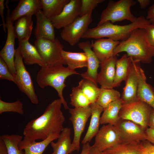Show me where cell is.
Masks as SVG:
<instances>
[{
  "label": "cell",
  "mask_w": 154,
  "mask_h": 154,
  "mask_svg": "<svg viewBox=\"0 0 154 154\" xmlns=\"http://www.w3.org/2000/svg\"><path fill=\"white\" fill-rule=\"evenodd\" d=\"M34 45L47 65L56 63L66 65L61 53L63 46L58 39H36Z\"/></svg>",
  "instance_id": "ba28073f"
},
{
  "label": "cell",
  "mask_w": 154,
  "mask_h": 154,
  "mask_svg": "<svg viewBox=\"0 0 154 154\" xmlns=\"http://www.w3.org/2000/svg\"><path fill=\"white\" fill-rule=\"evenodd\" d=\"M138 100L145 103L154 110V88L147 82L144 71L140 66L138 69Z\"/></svg>",
  "instance_id": "d6986e66"
},
{
  "label": "cell",
  "mask_w": 154,
  "mask_h": 154,
  "mask_svg": "<svg viewBox=\"0 0 154 154\" xmlns=\"http://www.w3.org/2000/svg\"><path fill=\"white\" fill-rule=\"evenodd\" d=\"M114 126L122 142H142L146 140L145 130L132 121L120 118Z\"/></svg>",
  "instance_id": "5bb4252c"
},
{
  "label": "cell",
  "mask_w": 154,
  "mask_h": 154,
  "mask_svg": "<svg viewBox=\"0 0 154 154\" xmlns=\"http://www.w3.org/2000/svg\"><path fill=\"white\" fill-rule=\"evenodd\" d=\"M0 137L5 143L9 154H25V151L19 149L18 146L22 140V136L17 134H6Z\"/></svg>",
  "instance_id": "836d02e7"
},
{
  "label": "cell",
  "mask_w": 154,
  "mask_h": 154,
  "mask_svg": "<svg viewBox=\"0 0 154 154\" xmlns=\"http://www.w3.org/2000/svg\"><path fill=\"white\" fill-rule=\"evenodd\" d=\"M23 104L19 100L15 102H9L0 99V114L5 112H12L23 114Z\"/></svg>",
  "instance_id": "d590c367"
},
{
  "label": "cell",
  "mask_w": 154,
  "mask_h": 154,
  "mask_svg": "<svg viewBox=\"0 0 154 154\" xmlns=\"http://www.w3.org/2000/svg\"><path fill=\"white\" fill-rule=\"evenodd\" d=\"M80 74L75 70L68 67H65L60 63L47 64L41 67L36 76V82L41 88L50 86L57 91L64 109L69 108L65 100L63 91L66 85L64 82L66 79L73 74Z\"/></svg>",
  "instance_id": "3957f363"
},
{
  "label": "cell",
  "mask_w": 154,
  "mask_h": 154,
  "mask_svg": "<svg viewBox=\"0 0 154 154\" xmlns=\"http://www.w3.org/2000/svg\"><path fill=\"white\" fill-rule=\"evenodd\" d=\"M150 23L149 20L142 16L137 17L134 22L124 25H114L107 21L95 27L88 28L82 38L99 39L108 37L115 41H123L128 38L135 29H144Z\"/></svg>",
  "instance_id": "7a4b0ae2"
},
{
  "label": "cell",
  "mask_w": 154,
  "mask_h": 154,
  "mask_svg": "<svg viewBox=\"0 0 154 154\" xmlns=\"http://www.w3.org/2000/svg\"><path fill=\"white\" fill-rule=\"evenodd\" d=\"M144 29L147 41L154 51V24L150 23Z\"/></svg>",
  "instance_id": "f35d334b"
},
{
  "label": "cell",
  "mask_w": 154,
  "mask_h": 154,
  "mask_svg": "<svg viewBox=\"0 0 154 154\" xmlns=\"http://www.w3.org/2000/svg\"><path fill=\"white\" fill-rule=\"evenodd\" d=\"M122 105L120 99L111 102L104 108L100 117V124L115 125L120 119L119 113Z\"/></svg>",
  "instance_id": "4316f807"
},
{
  "label": "cell",
  "mask_w": 154,
  "mask_h": 154,
  "mask_svg": "<svg viewBox=\"0 0 154 154\" xmlns=\"http://www.w3.org/2000/svg\"><path fill=\"white\" fill-rule=\"evenodd\" d=\"M142 142L144 148L141 154H154V144L147 140Z\"/></svg>",
  "instance_id": "ab89813d"
},
{
  "label": "cell",
  "mask_w": 154,
  "mask_h": 154,
  "mask_svg": "<svg viewBox=\"0 0 154 154\" xmlns=\"http://www.w3.org/2000/svg\"><path fill=\"white\" fill-rule=\"evenodd\" d=\"M70 114L69 119L73 126L74 137L72 144L71 153L75 151H78L80 148V141L87 122L91 115L90 106L86 107L69 108Z\"/></svg>",
  "instance_id": "30bf717a"
},
{
  "label": "cell",
  "mask_w": 154,
  "mask_h": 154,
  "mask_svg": "<svg viewBox=\"0 0 154 154\" xmlns=\"http://www.w3.org/2000/svg\"><path fill=\"white\" fill-rule=\"evenodd\" d=\"M41 9L40 0H20L10 14L9 18L13 22L23 16L35 15Z\"/></svg>",
  "instance_id": "44dd1931"
},
{
  "label": "cell",
  "mask_w": 154,
  "mask_h": 154,
  "mask_svg": "<svg viewBox=\"0 0 154 154\" xmlns=\"http://www.w3.org/2000/svg\"><path fill=\"white\" fill-rule=\"evenodd\" d=\"M18 47L26 64H36L41 67L47 65L41 58L35 46L31 44L29 40L19 41Z\"/></svg>",
  "instance_id": "7402d4cb"
},
{
  "label": "cell",
  "mask_w": 154,
  "mask_h": 154,
  "mask_svg": "<svg viewBox=\"0 0 154 154\" xmlns=\"http://www.w3.org/2000/svg\"><path fill=\"white\" fill-rule=\"evenodd\" d=\"M35 15L36 24L34 34L36 39L42 38L55 39L54 27L51 20L44 15L41 10L38 12Z\"/></svg>",
  "instance_id": "ac0fdd59"
},
{
  "label": "cell",
  "mask_w": 154,
  "mask_h": 154,
  "mask_svg": "<svg viewBox=\"0 0 154 154\" xmlns=\"http://www.w3.org/2000/svg\"><path fill=\"white\" fill-rule=\"evenodd\" d=\"M32 16L31 15L23 16L16 21L14 30L19 41L29 40L33 28Z\"/></svg>",
  "instance_id": "d4e9b609"
},
{
  "label": "cell",
  "mask_w": 154,
  "mask_h": 154,
  "mask_svg": "<svg viewBox=\"0 0 154 154\" xmlns=\"http://www.w3.org/2000/svg\"><path fill=\"white\" fill-rule=\"evenodd\" d=\"M136 4L133 0L109 1L107 7L102 12L97 26L107 22L112 23L127 20L134 22L137 17L131 13L130 8Z\"/></svg>",
  "instance_id": "5b68a950"
},
{
  "label": "cell",
  "mask_w": 154,
  "mask_h": 154,
  "mask_svg": "<svg viewBox=\"0 0 154 154\" xmlns=\"http://www.w3.org/2000/svg\"><path fill=\"white\" fill-rule=\"evenodd\" d=\"M15 65L16 85L19 90L25 94L32 103L37 104L39 101L35 91L33 82L30 74L24 65L23 58L18 47L15 50Z\"/></svg>",
  "instance_id": "8992f818"
},
{
  "label": "cell",
  "mask_w": 154,
  "mask_h": 154,
  "mask_svg": "<svg viewBox=\"0 0 154 154\" xmlns=\"http://www.w3.org/2000/svg\"><path fill=\"white\" fill-rule=\"evenodd\" d=\"M137 1L139 3L141 8H145L149 5L151 2L150 0H137Z\"/></svg>",
  "instance_id": "7dc6e473"
},
{
  "label": "cell",
  "mask_w": 154,
  "mask_h": 154,
  "mask_svg": "<svg viewBox=\"0 0 154 154\" xmlns=\"http://www.w3.org/2000/svg\"><path fill=\"white\" fill-rule=\"evenodd\" d=\"M144 148L143 142H122L103 152L104 154H141Z\"/></svg>",
  "instance_id": "484cf974"
},
{
  "label": "cell",
  "mask_w": 154,
  "mask_h": 154,
  "mask_svg": "<svg viewBox=\"0 0 154 154\" xmlns=\"http://www.w3.org/2000/svg\"><path fill=\"white\" fill-rule=\"evenodd\" d=\"M62 102L59 98L49 104L43 114L29 121L24 129V139L19 148L23 150L29 143L36 140H44L51 134H60L64 127L65 118L61 110Z\"/></svg>",
  "instance_id": "6da1fadb"
},
{
  "label": "cell",
  "mask_w": 154,
  "mask_h": 154,
  "mask_svg": "<svg viewBox=\"0 0 154 154\" xmlns=\"http://www.w3.org/2000/svg\"><path fill=\"white\" fill-rule=\"evenodd\" d=\"M152 108L145 103L138 100L122 105L119 113L120 119L129 120L146 130Z\"/></svg>",
  "instance_id": "52a82bcc"
},
{
  "label": "cell",
  "mask_w": 154,
  "mask_h": 154,
  "mask_svg": "<svg viewBox=\"0 0 154 154\" xmlns=\"http://www.w3.org/2000/svg\"><path fill=\"white\" fill-rule=\"evenodd\" d=\"M131 58L127 54L123 55L121 58L117 60L116 73L113 84V88L120 86L123 81H125L127 78Z\"/></svg>",
  "instance_id": "f546056e"
},
{
  "label": "cell",
  "mask_w": 154,
  "mask_h": 154,
  "mask_svg": "<svg viewBox=\"0 0 154 154\" xmlns=\"http://www.w3.org/2000/svg\"><path fill=\"white\" fill-rule=\"evenodd\" d=\"M92 11L79 17L72 23L63 28L60 33L62 39L72 46L78 43L92 21Z\"/></svg>",
  "instance_id": "9c48e42d"
},
{
  "label": "cell",
  "mask_w": 154,
  "mask_h": 154,
  "mask_svg": "<svg viewBox=\"0 0 154 154\" xmlns=\"http://www.w3.org/2000/svg\"><path fill=\"white\" fill-rule=\"evenodd\" d=\"M9 1H7L5 5L7 9L6 17V28L7 33L5 44L0 51L1 57L7 64L11 73L15 77L16 74L15 65V39L16 38L13 22L10 19V10L8 5Z\"/></svg>",
  "instance_id": "8fae6325"
},
{
  "label": "cell",
  "mask_w": 154,
  "mask_h": 154,
  "mask_svg": "<svg viewBox=\"0 0 154 154\" xmlns=\"http://www.w3.org/2000/svg\"><path fill=\"white\" fill-rule=\"evenodd\" d=\"M118 131L114 125H104L95 136V142L92 146L101 152L104 151L121 142Z\"/></svg>",
  "instance_id": "4fadbf2b"
},
{
  "label": "cell",
  "mask_w": 154,
  "mask_h": 154,
  "mask_svg": "<svg viewBox=\"0 0 154 154\" xmlns=\"http://www.w3.org/2000/svg\"><path fill=\"white\" fill-rule=\"evenodd\" d=\"M78 86L88 99L91 104L96 102L101 91V88L91 80L83 78Z\"/></svg>",
  "instance_id": "1f68e13d"
},
{
  "label": "cell",
  "mask_w": 154,
  "mask_h": 154,
  "mask_svg": "<svg viewBox=\"0 0 154 154\" xmlns=\"http://www.w3.org/2000/svg\"><path fill=\"white\" fill-rule=\"evenodd\" d=\"M4 0H0V14L2 19L3 29L5 33H6V25L4 17V11L5 9Z\"/></svg>",
  "instance_id": "60d3db41"
},
{
  "label": "cell",
  "mask_w": 154,
  "mask_h": 154,
  "mask_svg": "<svg viewBox=\"0 0 154 154\" xmlns=\"http://www.w3.org/2000/svg\"><path fill=\"white\" fill-rule=\"evenodd\" d=\"M119 41L110 38H99L91 44L92 48L100 62L114 56V50Z\"/></svg>",
  "instance_id": "ffe728a7"
},
{
  "label": "cell",
  "mask_w": 154,
  "mask_h": 154,
  "mask_svg": "<svg viewBox=\"0 0 154 154\" xmlns=\"http://www.w3.org/2000/svg\"><path fill=\"white\" fill-rule=\"evenodd\" d=\"M119 92L112 89L101 88L96 103L104 108L111 102L120 99Z\"/></svg>",
  "instance_id": "d6a6232c"
},
{
  "label": "cell",
  "mask_w": 154,
  "mask_h": 154,
  "mask_svg": "<svg viewBox=\"0 0 154 154\" xmlns=\"http://www.w3.org/2000/svg\"><path fill=\"white\" fill-rule=\"evenodd\" d=\"M151 23L154 24V19L149 20Z\"/></svg>",
  "instance_id": "681fc988"
},
{
  "label": "cell",
  "mask_w": 154,
  "mask_h": 154,
  "mask_svg": "<svg viewBox=\"0 0 154 154\" xmlns=\"http://www.w3.org/2000/svg\"><path fill=\"white\" fill-rule=\"evenodd\" d=\"M148 127L154 129V110L152 108L149 118Z\"/></svg>",
  "instance_id": "ee69618b"
},
{
  "label": "cell",
  "mask_w": 154,
  "mask_h": 154,
  "mask_svg": "<svg viewBox=\"0 0 154 154\" xmlns=\"http://www.w3.org/2000/svg\"><path fill=\"white\" fill-rule=\"evenodd\" d=\"M117 60L116 56H113L100 62L101 69L98 74L97 81L101 88H113Z\"/></svg>",
  "instance_id": "e0dca14e"
},
{
  "label": "cell",
  "mask_w": 154,
  "mask_h": 154,
  "mask_svg": "<svg viewBox=\"0 0 154 154\" xmlns=\"http://www.w3.org/2000/svg\"><path fill=\"white\" fill-rule=\"evenodd\" d=\"M91 110L90 121L87 132L82 142L83 144L90 142L96 136L99 130L100 115L104 108L96 102L91 104Z\"/></svg>",
  "instance_id": "603a6c76"
},
{
  "label": "cell",
  "mask_w": 154,
  "mask_h": 154,
  "mask_svg": "<svg viewBox=\"0 0 154 154\" xmlns=\"http://www.w3.org/2000/svg\"><path fill=\"white\" fill-rule=\"evenodd\" d=\"M130 58L128 73L125 81V85L120 98L122 105L138 100L137 97L138 82V69L140 66V62L133 60L131 57Z\"/></svg>",
  "instance_id": "7c38bea8"
},
{
  "label": "cell",
  "mask_w": 154,
  "mask_h": 154,
  "mask_svg": "<svg viewBox=\"0 0 154 154\" xmlns=\"http://www.w3.org/2000/svg\"><path fill=\"white\" fill-rule=\"evenodd\" d=\"M70 96V104L74 108L86 107L91 104L88 99L78 86L72 88Z\"/></svg>",
  "instance_id": "e575fe53"
},
{
  "label": "cell",
  "mask_w": 154,
  "mask_h": 154,
  "mask_svg": "<svg viewBox=\"0 0 154 154\" xmlns=\"http://www.w3.org/2000/svg\"><path fill=\"white\" fill-rule=\"evenodd\" d=\"M89 143L83 144L82 150L80 154H88L91 148Z\"/></svg>",
  "instance_id": "bcb514c9"
},
{
  "label": "cell",
  "mask_w": 154,
  "mask_h": 154,
  "mask_svg": "<svg viewBox=\"0 0 154 154\" xmlns=\"http://www.w3.org/2000/svg\"><path fill=\"white\" fill-rule=\"evenodd\" d=\"M71 129L64 127L57 139L56 142L50 143L53 152L50 154H70L71 153L72 144Z\"/></svg>",
  "instance_id": "cb8c5ba5"
},
{
  "label": "cell",
  "mask_w": 154,
  "mask_h": 154,
  "mask_svg": "<svg viewBox=\"0 0 154 154\" xmlns=\"http://www.w3.org/2000/svg\"><path fill=\"white\" fill-rule=\"evenodd\" d=\"M0 78L12 82L17 84L15 77L10 72L7 64L1 57H0Z\"/></svg>",
  "instance_id": "74e56055"
},
{
  "label": "cell",
  "mask_w": 154,
  "mask_h": 154,
  "mask_svg": "<svg viewBox=\"0 0 154 154\" xmlns=\"http://www.w3.org/2000/svg\"><path fill=\"white\" fill-rule=\"evenodd\" d=\"M81 0H70L61 13L51 20L57 29L64 28L73 23L80 15Z\"/></svg>",
  "instance_id": "9a60e30c"
},
{
  "label": "cell",
  "mask_w": 154,
  "mask_h": 154,
  "mask_svg": "<svg viewBox=\"0 0 154 154\" xmlns=\"http://www.w3.org/2000/svg\"><path fill=\"white\" fill-rule=\"evenodd\" d=\"M91 44L89 41L78 43V47L83 50L86 54L87 60V70L81 74V75L83 78L90 80L98 85V70L100 66V62L92 49Z\"/></svg>",
  "instance_id": "2e32d148"
},
{
  "label": "cell",
  "mask_w": 154,
  "mask_h": 154,
  "mask_svg": "<svg viewBox=\"0 0 154 154\" xmlns=\"http://www.w3.org/2000/svg\"><path fill=\"white\" fill-rule=\"evenodd\" d=\"M146 140L154 144V129L147 127L145 130Z\"/></svg>",
  "instance_id": "b9f144b4"
},
{
  "label": "cell",
  "mask_w": 154,
  "mask_h": 154,
  "mask_svg": "<svg viewBox=\"0 0 154 154\" xmlns=\"http://www.w3.org/2000/svg\"><path fill=\"white\" fill-rule=\"evenodd\" d=\"M88 154H104L103 152L99 151L96 147L91 146Z\"/></svg>",
  "instance_id": "c3c4849f"
},
{
  "label": "cell",
  "mask_w": 154,
  "mask_h": 154,
  "mask_svg": "<svg viewBox=\"0 0 154 154\" xmlns=\"http://www.w3.org/2000/svg\"><path fill=\"white\" fill-rule=\"evenodd\" d=\"M104 0H81V5L79 16H84L92 11L98 5Z\"/></svg>",
  "instance_id": "8d00e7d4"
},
{
  "label": "cell",
  "mask_w": 154,
  "mask_h": 154,
  "mask_svg": "<svg viewBox=\"0 0 154 154\" xmlns=\"http://www.w3.org/2000/svg\"><path fill=\"white\" fill-rule=\"evenodd\" d=\"M0 154H9L7 146L4 141L0 137Z\"/></svg>",
  "instance_id": "7bdbcfd3"
},
{
  "label": "cell",
  "mask_w": 154,
  "mask_h": 154,
  "mask_svg": "<svg viewBox=\"0 0 154 154\" xmlns=\"http://www.w3.org/2000/svg\"><path fill=\"white\" fill-rule=\"evenodd\" d=\"M146 18L148 20L154 19V4L150 6L148 9Z\"/></svg>",
  "instance_id": "f6af8a7d"
},
{
  "label": "cell",
  "mask_w": 154,
  "mask_h": 154,
  "mask_svg": "<svg viewBox=\"0 0 154 154\" xmlns=\"http://www.w3.org/2000/svg\"><path fill=\"white\" fill-rule=\"evenodd\" d=\"M42 11L50 20L59 15L70 0H40Z\"/></svg>",
  "instance_id": "f1b7e54d"
},
{
  "label": "cell",
  "mask_w": 154,
  "mask_h": 154,
  "mask_svg": "<svg viewBox=\"0 0 154 154\" xmlns=\"http://www.w3.org/2000/svg\"><path fill=\"white\" fill-rule=\"evenodd\" d=\"M61 53L66 65L71 69L87 67V58L84 52H72L63 50Z\"/></svg>",
  "instance_id": "83f0119b"
},
{
  "label": "cell",
  "mask_w": 154,
  "mask_h": 154,
  "mask_svg": "<svg viewBox=\"0 0 154 154\" xmlns=\"http://www.w3.org/2000/svg\"><path fill=\"white\" fill-rule=\"evenodd\" d=\"M60 134H51L46 139L40 142L33 141L24 148L25 154H42L45 149L54 140L57 139Z\"/></svg>",
  "instance_id": "4dcf8cb0"
},
{
  "label": "cell",
  "mask_w": 154,
  "mask_h": 154,
  "mask_svg": "<svg viewBox=\"0 0 154 154\" xmlns=\"http://www.w3.org/2000/svg\"><path fill=\"white\" fill-rule=\"evenodd\" d=\"M125 52L133 60L143 63H150L154 57V51L147 43L143 28L134 30L128 38L120 42L114 50V56Z\"/></svg>",
  "instance_id": "277c9868"
}]
</instances>
